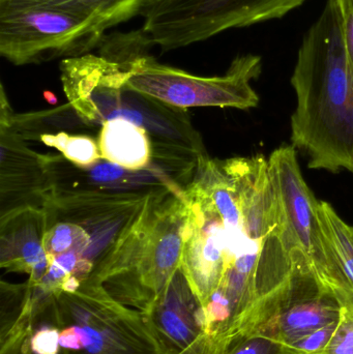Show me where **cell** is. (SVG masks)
<instances>
[{"mask_svg":"<svg viewBox=\"0 0 353 354\" xmlns=\"http://www.w3.org/2000/svg\"><path fill=\"white\" fill-rule=\"evenodd\" d=\"M292 85V147L304 151L311 169L353 174V66L336 0H327L305 35Z\"/></svg>","mask_w":353,"mask_h":354,"instance_id":"6da1fadb","label":"cell"},{"mask_svg":"<svg viewBox=\"0 0 353 354\" xmlns=\"http://www.w3.org/2000/svg\"><path fill=\"white\" fill-rule=\"evenodd\" d=\"M188 214L184 192L149 193L88 278L122 305L151 313L180 268Z\"/></svg>","mask_w":353,"mask_h":354,"instance_id":"7a4b0ae2","label":"cell"},{"mask_svg":"<svg viewBox=\"0 0 353 354\" xmlns=\"http://www.w3.org/2000/svg\"><path fill=\"white\" fill-rule=\"evenodd\" d=\"M153 45L143 31L112 33L104 37L99 55L124 68L128 89L169 107L247 110L258 106L251 82L263 72L260 56H238L223 76L201 77L160 64L149 54Z\"/></svg>","mask_w":353,"mask_h":354,"instance_id":"3957f363","label":"cell"},{"mask_svg":"<svg viewBox=\"0 0 353 354\" xmlns=\"http://www.w3.org/2000/svg\"><path fill=\"white\" fill-rule=\"evenodd\" d=\"M35 301L57 326L64 354H172L147 314L122 305L87 278L77 290Z\"/></svg>","mask_w":353,"mask_h":354,"instance_id":"277c9868","label":"cell"},{"mask_svg":"<svg viewBox=\"0 0 353 354\" xmlns=\"http://www.w3.org/2000/svg\"><path fill=\"white\" fill-rule=\"evenodd\" d=\"M109 28L64 0H0V54L15 66L80 57L99 48Z\"/></svg>","mask_w":353,"mask_h":354,"instance_id":"5b68a950","label":"cell"},{"mask_svg":"<svg viewBox=\"0 0 353 354\" xmlns=\"http://www.w3.org/2000/svg\"><path fill=\"white\" fill-rule=\"evenodd\" d=\"M306 0H144L142 31L162 51L207 41L223 31L280 19Z\"/></svg>","mask_w":353,"mask_h":354,"instance_id":"8992f818","label":"cell"},{"mask_svg":"<svg viewBox=\"0 0 353 354\" xmlns=\"http://www.w3.org/2000/svg\"><path fill=\"white\" fill-rule=\"evenodd\" d=\"M269 171L285 214L290 236L318 284L341 307L353 309V289L319 216V200L307 185L296 149L282 145L269 156Z\"/></svg>","mask_w":353,"mask_h":354,"instance_id":"52a82bcc","label":"cell"},{"mask_svg":"<svg viewBox=\"0 0 353 354\" xmlns=\"http://www.w3.org/2000/svg\"><path fill=\"white\" fill-rule=\"evenodd\" d=\"M147 315L172 353L189 348L204 335L202 306L180 268Z\"/></svg>","mask_w":353,"mask_h":354,"instance_id":"ba28073f","label":"cell"},{"mask_svg":"<svg viewBox=\"0 0 353 354\" xmlns=\"http://www.w3.org/2000/svg\"><path fill=\"white\" fill-rule=\"evenodd\" d=\"M21 209V218L17 210L8 214V218H2L1 268L28 274L29 282L37 284L45 276L50 263L43 245L48 216L28 206Z\"/></svg>","mask_w":353,"mask_h":354,"instance_id":"9c48e42d","label":"cell"},{"mask_svg":"<svg viewBox=\"0 0 353 354\" xmlns=\"http://www.w3.org/2000/svg\"><path fill=\"white\" fill-rule=\"evenodd\" d=\"M99 149L103 160L128 171L146 168L153 155L146 129L122 118L102 124Z\"/></svg>","mask_w":353,"mask_h":354,"instance_id":"30bf717a","label":"cell"},{"mask_svg":"<svg viewBox=\"0 0 353 354\" xmlns=\"http://www.w3.org/2000/svg\"><path fill=\"white\" fill-rule=\"evenodd\" d=\"M319 216L333 243L344 274L353 289V235L352 226L336 212L329 202L319 201Z\"/></svg>","mask_w":353,"mask_h":354,"instance_id":"8fae6325","label":"cell"},{"mask_svg":"<svg viewBox=\"0 0 353 354\" xmlns=\"http://www.w3.org/2000/svg\"><path fill=\"white\" fill-rule=\"evenodd\" d=\"M41 141L48 147H54L64 155L66 161L80 169L93 167L97 162L103 160L99 145L93 139L82 135L58 134L41 135Z\"/></svg>","mask_w":353,"mask_h":354,"instance_id":"7c38bea8","label":"cell"},{"mask_svg":"<svg viewBox=\"0 0 353 354\" xmlns=\"http://www.w3.org/2000/svg\"><path fill=\"white\" fill-rule=\"evenodd\" d=\"M93 239L86 229L73 222H58L49 227L44 235L43 245L48 258L68 252H78L84 256L90 249Z\"/></svg>","mask_w":353,"mask_h":354,"instance_id":"4fadbf2b","label":"cell"},{"mask_svg":"<svg viewBox=\"0 0 353 354\" xmlns=\"http://www.w3.org/2000/svg\"><path fill=\"white\" fill-rule=\"evenodd\" d=\"M84 8L107 23L110 28L140 14L144 0H64Z\"/></svg>","mask_w":353,"mask_h":354,"instance_id":"5bb4252c","label":"cell"},{"mask_svg":"<svg viewBox=\"0 0 353 354\" xmlns=\"http://www.w3.org/2000/svg\"><path fill=\"white\" fill-rule=\"evenodd\" d=\"M267 330H261L236 343L225 354H294Z\"/></svg>","mask_w":353,"mask_h":354,"instance_id":"9a60e30c","label":"cell"},{"mask_svg":"<svg viewBox=\"0 0 353 354\" xmlns=\"http://www.w3.org/2000/svg\"><path fill=\"white\" fill-rule=\"evenodd\" d=\"M316 354H353V309L341 307L333 335L321 353Z\"/></svg>","mask_w":353,"mask_h":354,"instance_id":"2e32d148","label":"cell"},{"mask_svg":"<svg viewBox=\"0 0 353 354\" xmlns=\"http://www.w3.org/2000/svg\"><path fill=\"white\" fill-rule=\"evenodd\" d=\"M338 322V320H337ZM337 322L315 330L312 334L304 337L290 346V349L298 354H316L321 353L329 342L335 330Z\"/></svg>","mask_w":353,"mask_h":354,"instance_id":"e0dca14e","label":"cell"},{"mask_svg":"<svg viewBox=\"0 0 353 354\" xmlns=\"http://www.w3.org/2000/svg\"><path fill=\"white\" fill-rule=\"evenodd\" d=\"M341 16L342 33L348 57L353 66V2L336 0Z\"/></svg>","mask_w":353,"mask_h":354,"instance_id":"ac0fdd59","label":"cell"},{"mask_svg":"<svg viewBox=\"0 0 353 354\" xmlns=\"http://www.w3.org/2000/svg\"><path fill=\"white\" fill-rule=\"evenodd\" d=\"M172 354H216L213 349V343L209 340L207 335H203L197 342H195L192 346L180 353H174Z\"/></svg>","mask_w":353,"mask_h":354,"instance_id":"d6986e66","label":"cell"},{"mask_svg":"<svg viewBox=\"0 0 353 354\" xmlns=\"http://www.w3.org/2000/svg\"><path fill=\"white\" fill-rule=\"evenodd\" d=\"M27 354H39V353H35V351H33L32 349H31V345H30V349H29L28 353H27ZM60 354H64V351H61V353H60Z\"/></svg>","mask_w":353,"mask_h":354,"instance_id":"ffe728a7","label":"cell"},{"mask_svg":"<svg viewBox=\"0 0 353 354\" xmlns=\"http://www.w3.org/2000/svg\"><path fill=\"white\" fill-rule=\"evenodd\" d=\"M346 1H352L353 2V0H346Z\"/></svg>","mask_w":353,"mask_h":354,"instance_id":"44dd1931","label":"cell"},{"mask_svg":"<svg viewBox=\"0 0 353 354\" xmlns=\"http://www.w3.org/2000/svg\"><path fill=\"white\" fill-rule=\"evenodd\" d=\"M352 235H353V227L352 226Z\"/></svg>","mask_w":353,"mask_h":354,"instance_id":"7402d4cb","label":"cell"},{"mask_svg":"<svg viewBox=\"0 0 353 354\" xmlns=\"http://www.w3.org/2000/svg\"><path fill=\"white\" fill-rule=\"evenodd\" d=\"M294 354H298V353H294Z\"/></svg>","mask_w":353,"mask_h":354,"instance_id":"603a6c76","label":"cell"},{"mask_svg":"<svg viewBox=\"0 0 353 354\" xmlns=\"http://www.w3.org/2000/svg\"><path fill=\"white\" fill-rule=\"evenodd\" d=\"M143 2H144V1H143Z\"/></svg>","mask_w":353,"mask_h":354,"instance_id":"cb8c5ba5","label":"cell"}]
</instances>
